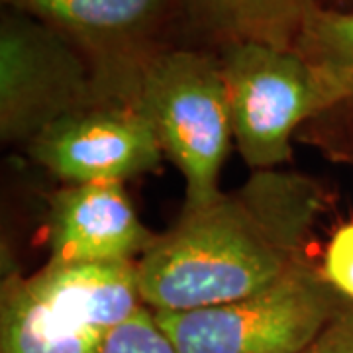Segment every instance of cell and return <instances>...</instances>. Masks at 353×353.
Segmentation results:
<instances>
[{
  "label": "cell",
  "instance_id": "obj_10",
  "mask_svg": "<svg viewBox=\"0 0 353 353\" xmlns=\"http://www.w3.org/2000/svg\"><path fill=\"white\" fill-rule=\"evenodd\" d=\"M190 4L222 43L250 39L292 48L318 0H190Z\"/></svg>",
  "mask_w": 353,
  "mask_h": 353
},
{
  "label": "cell",
  "instance_id": "obj_2",
  "mask_svg": "<svg viewBox=\"0 0 353 353\" xmlns=\"http://www.w3.org/2000/svg\"><path fill=\"white\" fill-rule=\"evenodd\" d=\"M138 261L55 263L4 283L0 353H101L143 306Z\"/></svg>",
  "mask_w": 353,
  "mask_h": 353
},
{
  "label": "cell",
  "instance_id": "obj_13",
  "mask_svg": "<svg viewBox=\"0 0 353 353\" xmlns=\"http://www.w3.org/2000/svg\"><path fill=\"white\" fill-rule=\"evenodd\" d=\"M322 273L343 299L353 301V222L334 232L326 248Z\"/></svg>",
  "mask_w": 353,
  "mask_h": 353
},
{
  "label": "cell",
  "instance_id": "obj_3",
  "mask_svg": "<svg viewBox=\"0 0 353 353\" xmlns=\"http://www.w3.org/2000/svg\"><path fill=\"white\" fill-rule=\"evenodd\" d=\"M126 97L148 116L163 155L185 176L183 208L214 201L234 141L218 55L181 48L155 51L130 73Z\"/></svg>",
  "mask_w": 353,
  "mask_h": 353
},
{
  "label": "cell",
  "instance_id": "obj_11",
  "mask_svg": "<svg viewBox=\"0 0 353 353\" xmlns=\"http://www.w3.org/2000/svg\"><path fill=\"white\" fill-rule=\"evenodd\" d=\"M292 48L314 65L332 110L353 104V10L316 4L306 14Z\"/></svg>",
  "mask_w": 353,
  "mask_h": 353
},
{
  "label": "cell",
  "instance_id": "obj_7",
  "mask_svg": "<svg viewBox=\"0 0 353 353\" xmlns=\"http://www.w3.org/2000/svg\"><path fill=\"white\" fill-rule=\"evenodd\" d=\"M26 152L67 185L124 183L155 171L163 159L152 122L130 99H110L65 116Z\"/></svg>",
  "mask_w": 353,
  "mask_h": 353
},
{
  "label": "cell",
  "instance_id": "obj_12",
  "mask_svg": "<svg viewBox=\"0 0 353 353\" xmlns=\"http://www.w3.org/2000/svg\"><path fill=\"white\" fill-rule=\"evenodd\" d=\"M101 353H179L148 306L108 336Z\"/></svg>",
  "mask_w": 353,
  "mask_h": 353
},
{
  "label": "cell",
  "instance_id": "obj_8",
  "mask_svg": "<svg viewBox=\"0 0 353 353\" xmlns=\"http://www.w3.org/2000/svg\"><path fill=\"white\" fill-rule=\"evenodd\" d=\"M87 51L118 88L155 48L173 0H4Z\"/></svg>",
  "mask_w": 353,
  "mask_h": 353
},
{
  "label": "cell",
  "instance_id": "obj_6",
  "mask_svg": "<svg viewBox=\"0 0 353 353\" xmlns=\"http://www.w3.org/2000/svg\"><path fill=\"white\" fill-rule=\"evenodd\" d=\"M216 55L226 83L234 141L245 165L265 171L287 163L294 130L332 110L320 73L294 48L265 41H224Z\"/></svg>",
  "mask_w": 353,
  "mask_h": 353
},
{
  "label": "cell",
  "instance_id": "obj_9",
  "mask_svg": "<svg viewBox=\"0 0 353 353\" xmlns=\"http://www.w3.org/2000/svg\"><path fill=\"white\" fill-rule=\"evenodd\" d=\"M155 240L157 234L139 220L124 183L65 185L51 194L50 261H138Z\"/></svg>",
  "mask_w": 353,
  "mask_h": 353
},
{
  "label": "cell",
  "instance_id": "obj_4",
  "mask_svg": "<svg viewBox=\"0 0 353 353\" xmlns=\"http://www.w3.org/2000/svg\"><path fill=\"white\" fill-rule=\"evenodd\" d=\"M347 306L306 259L240 301L153 316L179 353H301Z\"/></svg>",
  "mask_w": 353,
  "mask_h": 353
},
{
  "label": "cell",
  "instance_id": "obj_5",
  "mask_svg": "<svg viewBox=\"0 0 353 353\" xmlns=\"http://www.w3.org/2000/svg\"><path fill=\"white\" fill-rule=\"evenodd\" d=\"M110 99L122 97L73 39L16 8L2 14L0 138L6 145L28 148L65 116Z\"/></svg>",
  "mask_w": 353,
  "mask_h": 353
},
{
  "label": "cell",
  "instance_id": "obj_1",
  "mask_svg": "<svg viewBox=\"0 0 353 353\" xmlns=\"http://www.w3.org/2000/svg\"><path fill=\"white\" fill-rule=\"evenodd\" d=\"M324 206V190L310 176L253 171L236 190L183 208L157 236L136 263L141 303L152 312H183L269 287L306 261Z\"/></svg>",
  "mask_w": 353,
  "mask_h": 353
},
{
  "label": "cell",
  "instance_id": "obj_14",
  "mask_svg": "<svg viewBox=\"0 0 353 353\" xmlns=\"http://www.w3.org/2000/svg\"><path fill=\"white\" fill-rule=\"evenodd\" d=\"M301 353H353V306L341 310Z\"/></svg>",
  "mask_w": 353,
  "mask_h": 353
}]
</instances>
